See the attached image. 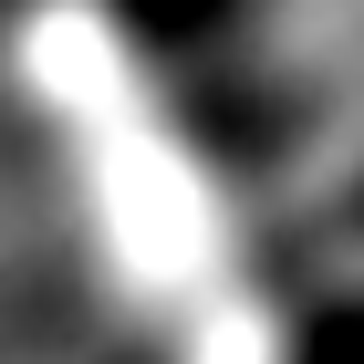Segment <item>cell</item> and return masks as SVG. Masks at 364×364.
<instances>
[{
	"label": "cell",
	"instance_id": "6da1fadb",
	"mask_svg": "<svg viewBox=\"0 0 364 364\" xmlns=\"http://www.w3.org/2000/svg\"><path fill=\"white\" fill-rule=\"evenodd\" d=\"M302 364H364V312H343V323H323V333L302 343Z\"/></svg>",
	"mask_w": 364,
	"mask_h": 364
}]
</instances>
